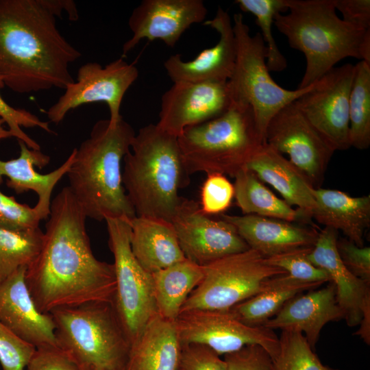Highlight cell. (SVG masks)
<instances>
[{
	"label": "cell",
	"mask_w": 370,
	"mask_h": 370,
	"mask_svg": "<svg viewBox=\"0 0 370 370\" xmlns=\"http://www.w3.org/2000/svg\"><path fill=\"white\" fill-rule=\"evenodd\" d=\"M179 370H180V369H179Z\"/></svg>",
	"instance_id": "7dc6e473"
},
{
	"label": "cell",
	"mask_w": 370,
	"mask_h": 370,
	"mask_svg": "<svg viewBox=\"0 0 370 370\" xmlns=\"http://www.w3.org/2000/svg\"><path fill=\"white\" fill-rule=\"evenodd\" d=\"M234 178V197L244 214H255L291 223L304 219L298 209L275 195L249 169H242Z\"/></svg>",
	"instance_id": "f546056e"
},
{
	"label": "cell",
	"mask_w": 370,
	"mask_h": 370,
	"mask_svg": "<svg viewBox=\"0 0 370 370\" xmlns=\"http://www.w3.org/2000/svg\"><path fill=\"white\" fill-rule=\"evenodd\" d=\"M86 218L68 186L51 201L41 249L25 272L29 291L42 313L114 301V265L94 256Z\"/></svg>",
	"instance_id": "6da1fadb"
},
{
	"label": "cell",
	"mask_w": 370,
	"mask_h": 370,
	"mask_svg": "<svg viewBox=\"0 0 370 370\" xmlns=\"http://www.w3.org/2000/svg\"><path fill=\"white\" fill-rule=\"evenodd\" d=\"M323 284L301 282L287 273L275 276L266 289L228 310L247 325L263 326L288 301L305 291L316 289Z\"/></svg>",
	"instance_id": "f1b7e54d"
},
{
	"label": "cell",
	"mask_w": 370,
	"mask_h": 370,
	"mask_svg": "<svg viewBox=\"0 0 370 370\" xmlns=\"http://www.w3.org/2000/svg\"><path fill=\"white\" fill-rule=\"evenodd\" d=\"M108 245L114 256L116 291L113 304L132 343L149 321L158 314L151 273L134 256L130 219H106Z\"/></svg>",
	"instance_id": "30bf717a"
},
{
	"label": "cell",
	"mask_w": 370,
	"mask_h": 370,
	"mask_svg": "<svg viewBox=\"0 0 370 370\" xmlns=\"http://www.w3.org/2000/svg\"><path fill=\"white\" fill-rule=\"evenodd\" d=\"M221 219L232 224L249 247L266 258L299 248L312 247L319 232L313 227L255 214H221Z\"/></svg>",
	"instance_id": "7402d4cb"
},
{
	"label": "cell",
	"mask_w": 370,
	"mask_h": 370,
	"mask_svg": "<svg viewBox=\"0 0 370 370\" xmlns=\"http://www.w3.org/2000/svg\"><path fill=\"white\" fill-rule=\"evenodd\" d=\"M203 269V279L180 312L193 309L229 310L266 289L273 278L286 274L251 249L219 258Z\"/></svg>",
	"instance_id": "9c48e42d"
},
{
	"label": "cell",
	"mask_w": 370,
	"mask_h": 370,
	"mask_svg": "<svg viewBox=\"0 0 370 370\" xmlns=\"http://www.w3.org/2000/svg\"><path fill=\"white\" fill-rule=\"evenodd\" d=\"M312 247L288 251L266 258L268 264L283 269L291 278L304 282H330L326 271L314 265L308 255Z\"/></svg>",
	"instance_id": "e575fe53"
},
{
	"label": "cell",
	"mask_w": 370,
	"mask_h": 370,
	"mask_svg": "<svg viewBox=\"0 0 370 370\" xmlns=\"http://www.w3.org/2000/svg\"><path fill=\"white\" fill-rule=\"evenodd\" d=\"M234 197V185L225 175H207L201 188L200 208L206 215L223 213L230 208Z\"/></svg>",
	"instance_id": "8d00e7d4"
},
{
	"label": "cell",
	"mask_w": 370,
	"mask_h": 370,
	"mask_svg": "<svg viewBox=\"0 0 370 370\" xmlns=\"http://www.w3.org/2000/svg\"><path fill=\"white\" fill-rule=\"evenodd\" d=\"M4 123V121L1 118H0V140L12 137V133L10 132V130H6L3 127Z\"/></svg>",
	"instance_id": "bcb514c9"
},
{
	"label": "cell",
	"mask_w": 370,
	"mask_h": 370,
	"mask_svg": "<svg viewBox=\"0 0 370 370\" xmlns=\"http://www.w3.org/2000/svg\"><path fill=\"white\" fill-rule=\"evenodd\" d=\"M180 370H227L225 362L207 346L189 343L181 345Z\"/></svg>",
	"instance_id": "ab89813d"
},
{
	"label": "cell",
	"mask_w": 370,
	"mask_h": 370,
	"mask_svg": "<svg viewBox=\"0 0 370 370\" xmlns=\"http://www.w3.org/2000/svg\"><path fill=\"white\" fill-rule=\"evenodd\" d=\"M350 147L366 149L370 145V64L360 60L354 65L349 99Z\"/></svg>",
	"instance_id": "4dcf8cb0"
},
{
	"label": "cell",
	"mask_w": 370,
	"mask_h": 370,
	"mask_svg": "<svg viewBox=\"0 0 370 370\" xmlns=\"http://www.w3.org/2000/svg\"><path fill=\"white\" fill-rule=\"evenodd\" d=\"M354 65L334 67L293 103L336 151L349 149V99Z\"/></svg>",
	"instance_id": "5bb4252c"
},
{
	"label": "cell",
	"mask_w": 370,
	"mask_h": 370,
	"mask_svg": "<svg viewBox=\"0 0 370 370\" xmlns=\"http://www.w3.org/2000/svg\"><path fill=\"white\" fill-rule=\"evenodd\" d=\"M42 220L35 207L21 204L0 190V227L17 231L34 229Z\"/></svg>",
	"instance_id": "74e56055"
},
{
	"label": "cell",
	"mask_w": 370,
	"mask_h": 370,
	"mask_svg": "<svg viewBox=\"0 0 370 370\" xmlns=\"http://www.w3.org/2000/svg\"><path fill=\"white\" fill-rule=\"evenodd\" d=\"M21 267L0 282V321L16 336L36 348L58 346L50 314L36 308Z\"/></svg>",
	"instance_id": "ac0fdd59"
},
{
	"label": "cell",
	"mask_w": 370,
	"mask_h": 370,
	"mask_svg": "<svg viewBox=\"0 0 370 370\" xmlns=\"http://www.w3.org/2000/svg\"><path fill=\"white\" fill-rule=\"evenodd\" d=\"M204 25L214 29L219 35L217 43L201 51L193 60L184 61L181 55L170 56L164 62L168 76L173 82L228 81L236 61V42L229 14L219 7L215 16Z\"/></svg>",
	"instance_id": "d6986e66"
},
{
	"label": "cell",
	"mask_w": 370,
	"mask_h": 370,
	"mask_svg": "<svg viewBox=\"0 0 370 370\" xmlns=\"http://www.w3.org/2000/svg\"><path fill=\"white\" fill-rule=\"evenodd\" d=\"M181 345L207 346L219 356L251 344L264 347L271 357L278 352L279 337L264 326H249L228 310L193 309L181 312L174 321Z\"/></svg>",
	"instance_id": "8fae6325"
},
{
	"label": "cell",
	"mask_w": 370,
	"mask_h": 370,
	"mask_svg": "<svg viewBox=\"0 0 370 370\" xmlns=\"http://www.w3.org/2000/svg\"><path fill=\"white\" fill-rule=\"evenodd\" d=\"M232 25L236 61L228 80L232 103L251 108L257 128L264 140L271 118L307 92L313 84L293 90L281 87L273 79L267 66V50L260 33L251 36L241 13L234 14Z\"/></svg>",
	"instance_id": "ba28073f"
},
{
	"label": "cell",
	"mask_w": 370,
	"mask_h": 370,
	"mask_svg": "<svg viewBox=\"0 0 370 370\" xmlns=\"http://www.w3.org/2000/svg\"><path fill=\"white\" fill-rule=\"evenodd\" d=\"M20 153L18 158L10 160H0V184L2 177H8L7 186L17 194L32 190L37 194L38 199L35 205L42 219L48 218L50 213L53 190L69 171L75 157V149L66 160L56 169L47 173H38L34 166L42 169L46 166L50 157L40 150L29 148L25 143L18 140Z\"/></svg>",
	"instance_id": "603a6c76"
},
{
	"label": "cell",
	"mask_w": 370,
	"mask_h": 370,
	"mask_svg": "<svg viewBox=\"0 0 370 370\" xmlns=\"http://www.w3.org/2000/svg\"><path fill=\"white\" fill-rule=\"evenodd\" d=\"M171 223L185 258L201 266L250 249L232 224L210 219L193 199L181 197Z\"/></svg>",
	"instance_id": "9a60e30c"
},
{
	"label": "cell",
	"mask_w": 370,
	"mask_h": 370,
	"mask_svg": "<svg viewBox=\"0 0 370 370\" xmlns=\"http://www.w3.org/2000/svg\"><path fill=\"white\" fill-rule=\"evenodd\" d=\"M360 327L355 332V334L360 336L367 344H370V298L367 299L362 308V316L360 322Z\"/></svg>",
	"instance_id": "f6af8a7d"
},
{
	"label": "cell",
	"mask_w": 370,
	"mask_h": 370,
	"mask_svg": "<svg viewBox=\"0 0 370 370\" xmlns=\"http://www.w3.org/2000/svg\"><path fill=\"white\" fill-rule=\"evenodd\" d=\"M4 86L3 79L0 75V90ZM0 118L8 125V130L13 137L16 138L18 140L23 141L29 148L34 150H40V146L23 131L22 127L26 128L39 127L48 133H53L48 122L40 120L36 115L25 109L11 106L3 99L1 94Z\"/></svg>",
	"instance_id": "d590c367"
},
{
	"label": "cell",
	"mask_w": 370,
	"mask_h": 370,
	"mask_svg": "<svg viewBox=\"0 0 370 370\" xmlns=\"http://www.w3.org/2000/svg\"><path fill=\"white\" fill-rule=\"evenodd\" d=\"M264 143L286 153L288 160L314 188H321L335 151L312 126L293 102L280 110L269 122Z\"/></svg>",
	"instance_id": "4fadbf2b"
},
{
	"label": "cell",
	"mask_w": 370,
	"mask_h": 370,
	"mask_svg": "<svg viewBox=\"0 0 370 370\" xmlns=\"http://www.w3.org/2000/svg\"><path fill=\"white\" fill-rule=\"evenodd\" d=\"M336 248L342 262L349 271L370 283V247L357 246L347 238H338Z\"/></svg>",
	"instance_id": "7bdbcfd3"
},
{
	"label": "cell",
	"mask_w": 370,
	"mask_h": 370,
	"mask_svg": "<svg viewBox=\"0 0 370 370\" xmlns=\"http://www.w3.org/2000/svg\"><path fill=\"white\" fill-rule=\"evenodd\" d=\"M316 202L312 218L325 227L341 230L357 246H364V235L370 225V195L352 197L345 192L314 188Z\"/></svg>",
	"instance_id": "d4e9b609"
},
{
	"label": "cell",
	"mask_w": 370,
	"mask_h": 370,
	"mask_svg": "<svg viewBox=\"0 0 370 370\" xmlns=\"http://www.w3.org/2000/svg\"><path fill=\"white\" fill-rule=\"evenodd\" d=\"M342 319L343 314L337 303L335 286L330 282L324 288L294 297L263 326L273 330L304 332L314 349L323 326Z\"/></svg>",
	"instance_id": "44dd1931"
},
{
	"label": "cell",
	"mask_w": 370,
	"mask_h": 370,
	"mask_svg": "<svg viewBox=\"0 0 370 370\" xmlns=\"http://www.w3.org/2000/svg\"><path fill=\"white\" fill-rule=\"evenodd\" d=\"M78 19L71 0H0V75L18 93L65 89L82 53L61 34L56 17Z\"/></svg>",
	"instance_id": "7a4b0ae2"
},
{
	"label": "cell",
	"mask_w": 370,
	"mask_h": 370,
	"mask_svg": "<svg viewBox=\"0 0 370 370\" xmlns=\"http://www.w3.org/2000/svg\"><path fill=\"white\" fill-rule=\"evenodd\" d=\"M177 142L189 175L204 172L234 177L264 140L251 108L232 103L220 116L185 128Z\"/></svg>",
	"instance_id": "8992f818"
},
{
	"label": "cell",
	"mask_w": 370,
	"mask_h": 370,
	"mask_svg": "<svg viewBox=\"0 0 370 370\" xmlns=\"http://www.w3.org/2000/svg\"><path fill=\"white\" fill-rule=\"evenodd\" d=\"M334 5L345 22L362 29H370L369 0H334Z\"/></svg>",
	"instance_id": "ee69618b"
},
{
	"label": "cell",
	"mask_w": 370,
	"mask_h": 370,
	"mask_svg": "<svg viewBox=\"0 0 370 370\" xmlns=\"http://www.w3.org/2000/svg\"><path fill=\"white\" fill-rule=\"evenodd\" d=\"M338 231L325 227L319 232L317 240L308 255L316 267L326 271L330 282L336 288L337 303L347 324H360L362 308L370 298V283L352 273L342 262L336 248Z\"/></svg>",
	"instance_id": "ffe728a7"
},
{
	"label": "cell",
	"mask_w": 370,
	"mask_h": 370,
	"mask_svg": "<svg viewBox=\"0 0 370 370\" xmlns=\"http://www.w3.org/2000/svg\"><path fill=\"white\" fill-rule=\"evenodd\" d=\"M240 9L252 14L261 30L267 50L266 63L269 71H282L287 66L286 58L279 50L272 34V24L277 14L288 10L287 0H236Z\"/></svg>",
	"instance_id": "d6a6232c"
},
{
	"label": "cell",
	"mask_w": 370,
	"mask_h": 370,
	"mask_svg": "<svg viewBox=\"0 0 370 370\" xmlns=\"http://www.w3.org/2000/svg\"><path fill=\"white\" fill-rule=\"evenodd\" d=\"M288 13L277 14L275 25L291 47L301 51L306 69L298 88L310 86L339 61L361 60L367 32L340 18L334 0H287Z\"/></svg>",
	"instance_id": "5b68a950"
},
{
	"label": "cell",
	"mask_w": 370,
	"mask_h": 370,
	"mask_svg": "<svg viewBox=\"0 0 370 370\" xmlns=\"http://www.w3.org/2000/svg\"><path fill=\"white\" fill-rule=\"evenodd\" d=\"M158 314L174 321L204 276L203 266L185 258L151 273Z\"/></svg>",
	"instance_id": "83f0119b"
},
{
	"label": "cell",
	"mask_w": 370,
	"mask_h": 370,
	"mask_svg": "<svg viewBox=\"0 0 370 370\" xmlns=\"http://www.w3.org/2000/svg\"><path fill=\"white\" fill-rule=\"evenodd\" d=\"M25 370H82L73 358L58 346L36 348Z\"/></svg>",
	"instance_id": "b9f144b4"
},
{
	"label": "cell",
	"mask_w": 370,
	"mask_h": 370,
	"mask_svg": "<svg viewBox=\"0 0 370 370\" xmlns=\"http://www.w3.org/2000/svg\"><path fill=\"white\" fill-rule=\"evenodd\" d=\"M58 347L82 370H125L131 342L113 302H92L49 313Z\"/></svg>",
	"instance_id": "52a82bcc"
},
{
	"label": "cell",
	"mask_w": 370,
	"mask_h": 370,
	"mask_svg": "<svg viewBox=\"0 0 370 370\" xmlns=\"http://www.w3.org/2000/svg\"><path fill=\"white\" fill-rule=\"evenodd\" d=\"M246 168L272 186L291 206H297L306 220L312 219L316 202L313 187L301 172L282 154L262 144Z\"/></svg>",
	"instance_id": "cb8c5ba5"
},
{
	"label": "cell",
	"mask_w": 370,
	"mask_h": 370,
	"mask_svg": "<svg viewBox=\"0 0 370 370\" xmlns=\"http://www.w3.org/2000/svg\"><path fill=\"white\" fill-rule=\"evenodd\" d=\"M35 349V347L21 340L0 321L2 370H25Z\"/></svg>",
	"instance_id": "f35d334b"
},
{
	"label": "cell",
	"mask_w": 370,
	"mask_h": 370,
	"mask_svg": "<svg viewBox=\"0 0 370 370\" xmlns=\"http://www.w3.org/2000/svg\"><path fill=\"white\" fill-rule=\"evenodd\" d=\"M231 104L228 81L173 82L162 96L156 125L178 137L185 128L223 114Z\"/></svg>",
	"instance_id": "2e32d148"
},
{
	"label": "cell",
	"mask_w": 370,
	"mask_h": 370,
	"mask_svg": "<svg viewBox=\"0 0 370 370\" xmlns=\"http://www.w3.org/2000/svg\"><path fill=\"white\" fill-rule=\"evenodd\" d=\"M136 133L123 118L97 121L66 173L68 186L87 218L131 219L135 211L122 182V162Z\"/></svg>",
	"instance_id": "3957f363"
},
{
	"label": "cell",
	"mask_w": 370,
	"mask_h": 370,
	"mask_svg": "<svg viewBox=\"0 0 370 370\" xmlns=\"http://www.w3.org/2000/svg\"><path fill=\"white\" fill-rule=\"evenodd\" d=\"M138 76L134 64L122 57L103 67L98 62H87L79 68L76 81L68 85L47 110V117L58 125L71 110L84 104L104 102L109 108L110 122L116 124L123 118L120 114L123 98Z\"/></svg>",
	"instance_id": "7c38bea8"
},
{
	"label": "cell",
	"mask_w": 370,
	"mask_h": 370,
	"mask_svg": "<svg viewBox=\"0 0 370 370\" xmlns=\"http://www.w3.org/2000/svg\"><path fill=\"white\" fill-rule=\"evenodd\" d=\"M130 224L132 253L147 272L154 273L186 258L171 223L136 216Z\"/></svg>",
	"instance_id": "484cf974"
},
{
	"label": "cell",
	"mask_w": 370,
	"mask_h": 370,
	"mask_svg": "<svg viewBox=\"0 0 370 370\" xmlns=\"http://www.w3.org/2000/svg\"><path fill=\"white\" fill-rule=\"evenodd\" d=\"M208 10L202 0H143L128 20L132 33L122 47V58L142 40L160 39L174 47L183 33L205 21Z\"/></svg>",
	"instance_id": "e0dca14e"
},
{
	"label": "cell",
	"mask_w": 370,
	"mask_h": 370,
	"mask_svg": "<svg viewBox=\"0 0 370 370\" xmlns=\"http://www.w3.org/2000/svg\"><path fill=\"white\" fill-rule=\"evenodd\" d=\"M44 232L40 227L25 230L0 227V282L38 254Z\"/></svg>",
	"instance_id": "1f68e13d"
},
{
	"label": "cell",
	"mask_w": 370,
	"mask_h": 370,
	"mask_svg": "<svg viewBox=\"0 0 370 370\" xmlns=\"http://www.w3.org/2000/svg\"><path fill=\"white\" fill-rule=\"evenodd\" d=\"M122 182L136 217L171 223L190 182L177 137L149 124L135 134L123 158Z\"/></svg>",
	"instance_id": "277c9868"
},
{
	"label": "cell",
	"mask_w": 370,
	"mask_h": 370,
	"mask_svg": "<svg viewBox=\"0 0 370 370\" xmlns=\"http://www.w3.org/2000/svg\"><path fill=\"white\" fill-rule=\"evenodd\" d=\"M180 351L174 321L157 314L132 343L125 370H179Z\"/></svg>",
	"instance_id": "4316f807"
},
{
	"label": "cell",
	"mask_w": 370,
	"mask_h": 370,
	"mask_svg": "<svg viewBox=\"0 0 370 370\" xmlns=\"http://www.w3.org/2000/svg\"><path fill=\"white\" fill-rule=\"evenodd\" d=\"M271 358L273 370H338L323 365L299 332L282 330L278 352Z\"/></svg>",
	"instance_id": "836d02e7"
},
{
	"label": "cell",
	"mask_w": 370,
	"mask_h": 370,
	"mask_svg": "<svg viewBox=\"0 0 370 370\" xmlns=\"http://www.w3.org/2000/svg\"><path fill=\"white\" fill-rule=\"evenodd\" d=\"M227 370H273L268 352L258 344L246 345L224 355Z\"/></svg>",
	"instance_id": "60d3db41"
}]
</instances>
